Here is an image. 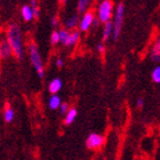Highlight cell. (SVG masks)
I'll return each instance as SVG.
<instances>
[{"instance_id": "8", "label": "cell", "mask_w": 160, "mask_h": 160, "mask_svg": "<svg viewBox=\"0 0 160 160\" xmlns=\"http://www.w3.org/2000/svg\"><path fill=\"white\" fill-rule=\"evenodd\" d=\"M150 57L153 62L160 63V37L157 38V40L154 41V43L151 47Z\"/></svg>"}, {"instance_id": "19", "label": "cell", "mask_w": 160, "mask_h": 160, "mask_svg": "<svg viewBox=\"0 0 160 160\" xmlns=\"http://www.w3.org/2000/svg\"><path fill=\"white\" fill-rule=\"evenodd\" d=\"M70 32H71V31L67 30V29H62V30H60L61 42L63 43V45H65V42H67L68 38H69V36H70Z\"/></svg>"}, {"instance_id": "17", "label": "cell", "mask_w": 160, "mask_h": 160, "mask_svg": "<svg viewBox=\"0 0 160 160\" xmlns=\"http://www.w3.org/2000/svg\"><path fill=\"white\" fill-rule=\"evenodd\" d=\"M151 79L152 81L156 83H160V65H157L152 70V73H151Z\"/></svg>"}, {"instance_id": "24", "label": "cell", "mask_w": 160, "mask_h": 160, "mask_svg": "<svg viewBox=\"0 0 160 160\" xmlns=\"http://www.w3.org/2000/svg\"><path fill=\"white\" fill-rule=\"evenodd\" d=\"M143 105H144V100L141 97V98H137V101H136V107L138 108V109H142L143 108Z\"/></svg>"}, {"instance_id": "22", "label": "cell", "mask_w": 160, "mask_h": 160, "mask_svg": "<svg viewBox=\"0 0 160 160\" xmlns=\"http://www.w3.org/2000/svg\"><path fill=\"white\" fill-rule=\"evenodd\" d=\"M97 52L100 54H104L105 53V45L103 42H101L97 45Z\"/></svg>"}, {"instance_id": "11", "label": "cell", "mask_w": 160, "mask_h": 160, "mask_svg": "<svg viewBox=\"0 0 160 160\" xmlns=\"http://www.w3.org/2000/svg\"><path fill=\"white\" fill-rule=\"evenodd\" d=\"M80 39V31L79 30H73L70 32V36L68 38L67 42L64 46L67 47H71V46H74V45H77L78 41Z\"/></svg>"}, {"instance_id": "20", "label": "cell", "mask_w": 160, "mask_h": 160, "mask_svg": "<svg viewBox=\"0 0 160 160\" xmlns=\"http://www.w3.org/2000/svg\"><path fill=\"white\" fill-rule=\"evenodd\" d=\"M50 42H52V45H57L58 42H61L60 31H53V32H52V36H50Z\"/></svg>"}, {"instance_id": "4", "label": "cell", "mask_w": 160, "mask_h": 160, "mask_svg": "<svg viewBox=\"0 0 160 160\" xmlns=\"http://www.w3.org/2000/svg\"><path fill=\"white\" fill-rule=\"evenodd\" d=\"M123 17H125V6H123L122 2H120L118 3L116 12H114L113 34H112L113 40H118L120 33H121V29H122V24H123Z\"/></svg>"}, {"instance_id": "23", "label": "cell", "mask_w": 160, "mask_h": 160, "mask_svg": "<svg viewBox=\"0 0 160 160\" xmlns=\"http://www.w3.org/2000/svg\"><path fill=\"white\" fill-rule=\"evenodd\" d=\"M58 24H60V20H58V17L57 16L52 17V25H53V27H57Z\"/></svg>"}, {"instance_id": "7", "label": "cell", "mask_w": 160, "mask_h": 160, "mask_svg": "<svg viewBox=\"0 0 160 160\" xmlns=\"http://www.w3.org/2000/svg\"><path fill=\"white\" fill-rule=\"evenodd\" d=\"M13 55L12 47L8 43L7 40H1L0 41V60H6Z\"/></svg>"}, {"instance_id": "12", "label": "cell", "mask_w": 160, "mask_h": 160, "mask_svg": "<svg viewBox=\"0 0 160 160\" xmlns=\"http://www.w3.org/2000/svg\"><path fill=\"white\" fill-rule=\"evenodd\" d=\"M79 22L80 21H79V18H78V15H73V16H71L65 20L64 25H65V29H67V30L73 31L76 28L79 27Z\"/></svg>"}, {"instance_id": "14", "label": "cell", "mask_w": 160, "mask_h": 160, "mask_svg": "<svg viewBox=\"0 0 160 160\" xmlns=\"http://www.w3.org/2000/svg\"><path fill=\"white\" fill-rule=\"evenodd\" d=\"M77 114H78V111L76 108H70V110L68 111V113L65 114V118H64V123L69 126L71 123L73 122L76 118H77Z\"/></svg>"}, {"instance_id": "25", "label": "cell", "mask_w": 160, "mask_h": 160, "mask_svg": "<svg viewBox=\"0 0 160 160\" xmlns=\"http://www.w3.org/2000/svg\"><path fill=\"white\" fill-rule=\"evenodd\" d=\"M63 65H64L63 58H57V60H56V67L57 68H62Z\"/></svg>"}, {"instance_id": "18", "label": "cell", "mask_w": 160, "mask_h": 160, "mask_svg": "<svg viewBox=\"0 0 160 160\" xmlns=\"http://www.w3.org/2000/svg\"><path fill=\"white\" fill-rule=\"evenodd\" d=\"M13 119H14V110L9 105H7L6 110H5V121L6 122H10V121H13Z\"/></svg>"}, {"instance_id": "21", "label": "cell", "mask_w": 160, "mask_h": 160, "mask_svg": "<svg viewBox=\"0 0 160 160\" xmlns=\"http://www.w3.org/2000/svg\"><path fill=\"white\" fill-rule=\"evenodd\" d=\"M69 110H70V108H69V104H68V103H62V105H61V108H60L61 113H62V114H67Z\"/></svg>"}, {"instance_id": "10", "label": "cell", "mask_w": 160, "mask_h": 160, "mask_svg": "<svg viewBox=\"0 0 160 160\" xmlns=\"http://www.w3.org/2000/svg\"><path fill=\"white\" fill-rule=\"evenodd\" d=\"M21 13H22V17H23V20L25 22H30L34 18V13H33V9H32V7L30 5H24L22 7V10H21Z\"/></svg>"}, {"instance_id": "6", "label": "cell", "mask_w": 160, "mask_h": 160, "mask_svg": "<svg viewBox=\"0 0 160 160\" xmlns=\"http://www.w3.org/2000/svg\"><path fill=\"white\" fill-rule=\"evenodd\" d=\"M95 20L94 17V13L92 10H87L86 13L83 14L81 20L79 22V31L81 32H86L90 29V27H93V22Z\"/></svg>"}, {"instance_id": "13", "label": "cell", "mask_w": 160, "mask_h": 160, "mask_svg": "<svg viewBox=\"0 0 160 160\" xmlns=\"http://www.w3.org/2000/svg\"><path fill=\"white\" fill-rule=\"evenodd\" d=\"M112 34H113V22H108V23L104 24L102 40L103 41H108V40L110 39V37H112Z\"/></svg>"}, {"instance_id": "5", "label": "cell", "mask_w": 160, "mask_h": 160, "mask_svg": "<svg viewBox=\"0 0 160 160\" xmlns=\"http://www.w3.org/2000/svg\"><path fill=\"white\" fill-rule=\"evenodd\" d=\"M105 142V137L101 134L97 133H90L86 138V147L89 150H98L100 148L103 147Z\"/></svg>"}, {"instance_id": "26", "label": "cell", "mask_w": 160, "mask_h": 160, "mask_svg": "<svg viewBox=\"0 0 160 160\" xmlns=\"http://www.w3.org/2000/svg\"><path fill=\"white\" fill-rule=\"evenodd\" d=\"M58 1H60L61 3H65L68 1V0H58Z\"/></svg>"}, {"instance_id": "9", "label": "cell", "mask_w": 160, "mask_h": 160, "mask_svg": "<svg viewBox=\"0 0 160 160\" xmlns=\"http://www.w3.org/2000/svg\"><path fill=\"white\" fill-rule=\"evenodd\" d=\"M62 86H63L62 80H61L60 78H55V79L52 80L49 82V85H48V90H49L53 95H56V94L62 89Z\"/></svg>"}, {"instance_id": "15", "label": "cell", "mask_w": 160, "mask_h": 160, "mask_svg": "<svg viewBox=\"0 0 160 160\" xmlns=\"http://www.w3.org/2000/svg\"><path fill=\"white\" fill-rule=\"evenodd\" d=\"M61 105H62V101H61V97L57 96V95H52L48 101V107L52 110H57L60 109Z\"/></svg>"}, {"instance_id": "2", "label": "cell", "mask_w": 160, "mask_h": 160, "mask_svg": "<svg viewBox=\"0 0 160 160\" xmlns=\"http://www.w3.org/2000/svg\"><path fill=\"white\" fill-rule=\"evenodd\" d=\"M113 13V1L112 0H102L97 8V18L101 23L111 22V17Z\"/></svg>"}, {"instance_id": "1", "label": "cell", "mask_w": 160, "mask_h": 160, "mask_svg": "<svg viewBox=\"0 0 160 160\" xmlns=\"http://www.w3.org/2000/svg\"><path fill=\"white\" fill-rule=\"evenodd\" d=\"M7 41L12 47L13 55L18 60L23 57V43H22V34L20 28L16 24H10L7 30Z\"/></svg>"}, {"instance_id": "3", "label": "cell", "mask_w": 160, "mask_h": 160, "mask_svg": "<svg viewBox=\"0 0 160 160\" xmlns=\"http://www.w3.org/2000/svg\"><path fill=\"white\" fill-rule=\"evenodd\" d=\"M29 53H30V60L31 63L33 65V68L37 71L39 78H43L45 76V70H43V63L42 60H41V56L39 54V50H38L37 45L34 42H31L30 46H29Z\"/></svg>"}, {"instance_id": "16", "label": "cell", "mask_w": 160, "mask_h": 160, "mask_svg": "<svg viewBox=\"0 0 160 160\" xmlns=\"http://www.w3.org/2000/svg\"><path fill=\"white\" fill-rule=\"evenodd\" d=\"M90 0H78V12L79 13H86L87 8L89 6Z\"/></svg>"}]
</instances>
